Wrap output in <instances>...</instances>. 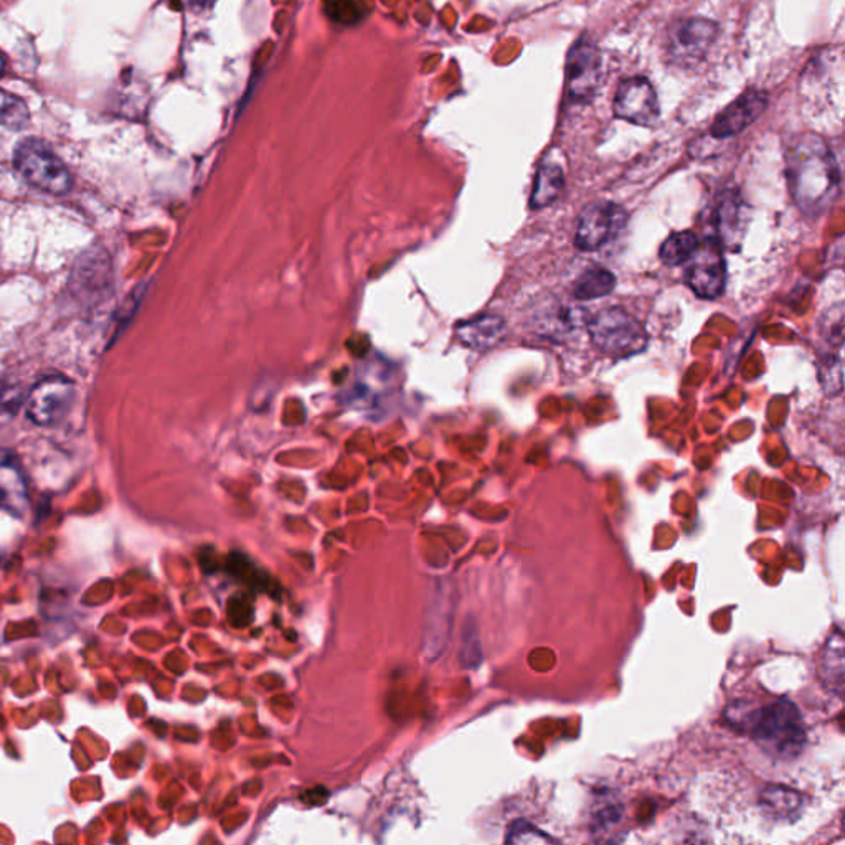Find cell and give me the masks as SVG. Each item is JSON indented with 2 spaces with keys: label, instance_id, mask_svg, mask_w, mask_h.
<instances>
[{
  "label": "cell",
  "instance_id": "1",
  "mask_svg": "<svg viewBox=\"0 0 845 845\" xmlns=\"http://www.w3.org/2000/svg\"><path fill=\"white\" fill-rule=\"evenodd\" d=\"M791 197L810 217L826 213L836 204L841 176L830 144L813 133L797 134L786 153Z\"/></svg>",
  "mask_w": 845,
  "mask_h": 845
},
{
  "label": "cell",
  "instance_id": "2",
  "mask_svg": "<svg viewBox=\"0 0 845 845\" xmlns=\"http://www.w3.org/2000/svg\"><path fill=\"white\" fill-rule=\"evenodd\" d=\"M730 720L748 733L766 753L781 760H793L806 744V730L796 706L780 700L751 712H730Z\"/></svg>",
  "mask_w": 845,
  "mask_h": 845
},
{
  "label": "cell",
  "instance_id": "3",
  "mask_svg": "<svg viewBox=\"0 0 845 845\" xmlns=\"http://www.w3.org/2000/svg\"><path fill=\"white\" fill-rule=\"evenodd\" d=\"M593 344L612 357H632L646 348L647 332L622 307L599 311L586 322Z\"/></svg>",
  "mask_w": 845,
  "mask_h": 845
},
{
  "label": "cell",
  "instance_id": "4",
  "mask_svg": "<svg viewBox=\"0 0 845 845\" xmlns=\"http://www.w3.org/2000/svg\"><path fill=\"white\" fill-rule=\"evenodd\" d=\"M13 164L27 182L43 192L62 196L72 189V174L42 140H22L13 154Z\"/></svg>",
  "mask_w": 845,
  "mask_h": 845
},
{
  "label": "cell",
  "instance_id": "5",
  "mask_svg": "<svg viewBox=\"0 0 845 845\" xmlns=\"http://www.w3.org/2000/svg\"><path fill=\"white\" fill-rule=\"evenodd\" d=\"M603 59L598 45L582 35L566 56V98L572 105H588L602 83Z\"/></svg>",
  "mask_w": 845,
  "mask_h": 845
},
{
  "label": "cell",
  "instance_id": "6",
  "mask_svg": "<svg viewBox=\"0 0 845 845\" xmlns=\"http://www.w3.org/2000/svg\"><path fill=\"white\" fill-rule=\"evenodd\" d=\"M76 388L63 375H49L36 382L25 400L27 418L36 426H52L72 410Z\"/></svg>",
  "mask_w": 845,
  "mask_h": 845
},
{
  "label": "cell",
  "instance_id": "7",
  "mask_svg": "<svg viewBox=\"0 0 845 845\" xmlns=\"http://www.w3.org/2000/svg\"><path fill=\"white\" fill-rule=\"evenodd\" d=\"M719 35V25L713 20L690 17L674 23L667 39V52L677 66L699 65Z\"/></svg>",
  "mask_w": 845,
  "mask_h": 845
},
{
  "label": "cell",
  "instance_id": "8",
  "mask_svg": "<svg viewBox=\"0 0 845 845\" xmlns=\"http://www.w3.org/2000/svg\"><path fill=\"white\" fill-rule=\"evenodd\" d=\"M687 267V286L706 300H716L726 291L727 267L723 247L710 237L699 243Z\"/></svg>",
  "mask_w": 845,
  "mask_h": 845
},
{
  "label": "cell",
  "instance_id": "9",
  "mask_svg": "<svg viewBox=\"0 0 845 845\" xmlns=\"http://www.w3.org/2000/svg\"><path fill=\"white\" fill-rule=\"evenodd\" d=\"M628 213L618 204L596 202L580 215L575 244L582 251H595L625 230Z\"/></svg>",
  "mask_w": 845,
  "mask_h": 845
},
{
  "label": "cell",
  "instance_id": "10",
  "mask_svg": "<svg viewBox=\"0 0 845 845\" xmlns=\"http://www.w3.org/2000/svg\"><path fill=\"white\" fill-rule=\"evenodd\" d=\"M615 114L636 126H654L659 119L660 106L649 80L643 76L623 80L615 96Z\"/></svg>",
  "mask_w": 845,
  "mask_h": 845
},
{
  "label": "cell",
  "instance_id": "11",
  "mask_svg": "<svg viewBox=\"0 0 845 845\" xmlns=\"http://www.w3.org/2000/svg\"><path fill=\"white\" fill-rule=\"evenodd\" d=\"M768 107V96L763 92H747L727 106L713 121L710 134L713 139H729L743 133Z\"/></svg>",
  "mask_w": 845,
  "mask_h": 845
},
{
  "label": "cell",
  "instance_id": "12",
  "mask_svg": "<svg viewBox=\"0 0 845 845\" xmlns=\"http://www.w3.org/2000/svg\"><path fill=\"white\" fill-rule=\"evenodd\" d=\"M0 509L22 518L29 511V489L15 456L0 448Z\"/></svg>",
  "mask_w": 845,
  "mask_h": 845
},
{
  "label": "cell",
  "instance_id": "13",
  "mask_svg": "<svg viewBox=\"0 0 845 845\" xmlns=\"http://www.w3.org/2000/svg\"><path fill=\"white\" fill-rule=\"evenodd\" d=\"M504 319L494 316V314H486V316L474 319V321L465 322L458 327L459 341L479 352L495 347L504 338Z\"/></svg>",
  "mask_w": 845,
  "mask_h": 845
},
{
  "label": "cell",
  "instance_id": "14",
  "mask_svg": "<svg viewBox=\"0 0 845 845\" xmlns=\"http://www.w3.org/2000/svg\"><path fill=\"white\" fill-rule=\"evenodd\" d=\"M565 189V173L563 167L555 160L546 157L536 170L535 186H533L530 206L532 209H543L555 202Z\"/></svg>",
  "mask_w": 845,
  "mask_h": 845
},
{
  "label": "cell",
  "instance_id": "15",
  "mask_svg": "<svg viewBox=\"0 0 845 845\" xmlns=\"http://www.w3.org/2000/svg\"><path fill=\"white\" fill-rule=\"evenodd\" d=\"M740 218H741V199L739 194L723 192L722 196L717 199L716 207H713V228L717 233L713 234L716 240L720 241L722 247L727 243H732L739 238L740 233Z\"/></svg>",
  "mask_w": 845,
  "mask_h": 845
},
{
  "label": "cell",
  "instance_id": "16",
  "mask_svg": "<svg viewBox=\"0 0 845 845\" xmlns=\"http://www.w3.org/2000/svg\"><path fill=\"white\" fill-rule=\"evenodd\" d=\"M845 674V654L843 633L836 632L827 640L821 654L820 676L824 686L834 692L843 693Z\"/></svg>",
  "mask_w": 845,
  "mask_h": 845
},
{
  "label": "cell",
  "instance_id": "17",
  "mask_svg": "<svg viewBox=\"0 0 845 845\" xmlns=\"http://www.w3.org/2000/svg\"><path fill=\"white\" fill-rule=\"evenodd\" d=\"M616 286V278L612 271L605 268H593L585 271L573 286V296L580 301L602 300L613 293Z\"/></svg>",
  "mask_w": 845,
  "mask_h": 845
},
{
  "label": "cell",
  "instance_id": "18",
  "mask_svg": "<svg viewBox=\"0 0 845 845\" xmlns=\"http://www.w3.org/2000/svg\"><path fill=\"white\" fill-rule=\"evenodd\" d=\"M699 247V238L692 231H677L670 234L663 247L659 257L666 267H680L687 263Z\"/></svg>",
  "mask_w": 845,
  "mask_h": 845
},
{
  "label": "cell",
  "instance_id": "19",
  "mask_svg": "<svg viewBox=\"0 0 845 845\" xmlns=\"http://www.w3.org/2000/svg\"><path fill=\"white\" fill-rule=\"evenodd\" d=\"M227 572L230 573L233 578L240 580L244 585L250 588L257 590V592L273 593V582L267 573L261 572L258 566H254L247 556L241 553H231L230 559L227 562Z\"/></svg>",
  "mask_w": 845,
  "mask_h": 845
},
{
  "label": "cell",
  "instance_id": "20",
  "mask_svg": "<svg viewBox=\"0 0 845 845\" xmlns=\"http://www.w3.org/2000/svg\"><path fill=\"white\" fill-rule=\"evenodd\" d=\"M839 351H827L826 354H821L820 361H817V374H820L821 385H823L824 392L830 395H841L843 392V361L839 355H836Z\"/></svg>",
  "mask_w": 845,
  "mask_h": 845
},
{
  "label": "cell",
  "instance_id": "21",
  "mask_svg": "<svg viewBox=\"0 0 845 845\" xmlns=\"http://www.w3.org/2000/svg\"><path fill=\"white\" fill-rule=\"evenodd\" d=\"M30 111L22 98L0 90V126L23 129L29 124Z\"/></svg>",
  "mask_w": 845,
  "mask_h": 845
},
{
  "label": "cell",
  "instance_id": "22",
  "mask_svg": "<svg viewBox=\"0 0 845 845\" xmlns=\"http://www.w3.org/2000/svg\"><path fill=\"white\" fill-rule=\"evenodd\" d=\"M800 800L801 797L794 791L784 790V787H770V790L764 791V804L778 816L793 813Z\"/></svg>",
  "mask_w": 845,
  "mask_h": 845
},
{
  "label": "cell",
  "instance_id": "23",
  "mask_svg": "<svg viewBox=\"0 0 845 845\" xmlns=\"http://www.w3.org/2000/svg\"><path fill=\"white\" fill-rule=\"evenodd\" d=\"M253 605L244 593H237L228 602V622L234 628H244L253 622Z\"/></svg>",
  "mask_w": 845,
  "mask_h": 845
},
{
  "label": "cell",
  "instance_id": "24",
  "mask_svg": "<svg viewBox=\"0 0 845 845\" xmlns=\"http://www.w3.org/2000/svg\"><path fill=\"white\" fill-rule=\"evenodd\" d=\"M20 400L22 395L15 385L0 384V425L15 417Z\"/></svg>",
  "mask_w": 845,
  "mask_h": 845
},
{
  "label": "cell",
  "instance_id": "25",
  "mask_svg": "<svg viewBox=\"0 0 845 845\" xmlns=\"http://www.w3.org/2000/svg\"><path fill=\"white\" fill-rule=\"evenodd\" d=\"M3 70H6V59H3L2 53H0V75H2Z\"/></svg>",
  "mask_w": 845,
  "mask_h": 845
}]
</instances>
